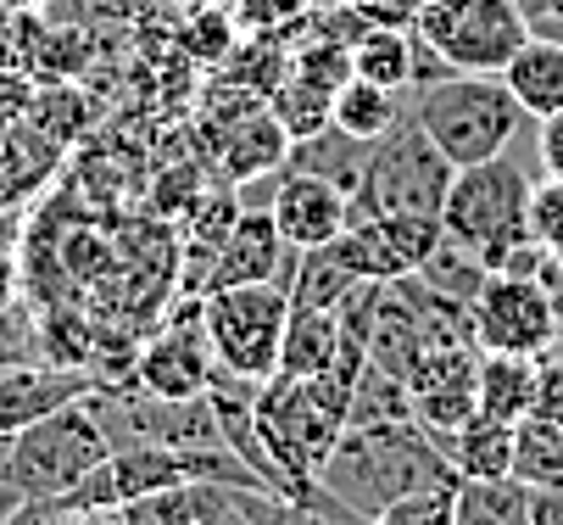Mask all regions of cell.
<instances>
[{
    "instance_id": "9",
    "label": "cell",
    "mask_w": 563,
    "mask_h": 525,
    "mask_svg": "<svg viewBox=\"0 0 563 525\" xmlns=\"http://www.w3.org/2000/svg\"><path fill=\"white\" fill-rule=\"evenodd\" d=\"M468 330L479 352H525L541 358L558 347V303L541 280L492 274L468 303Z\"/></svg>"
},
{
    "instance_id": "28",
    "label": "cell",
    "mask_w": 563,
    "mask_h": 525,
    "mask_svg": "<svg viewBox=\"0 0 563 525\" xmlns=\"http://www.w3.org/2000/svg\"><path fill=\"white\" fill-rule=\"evenodd\" d=\"M18 363H51L45 358V325L23 303H7L0 308V369H18Z\"/></svg>"
},
{
    "instance_id": "36",
    "label": "cell",
    "mask_w": 563,
    "mask_h": 525,
    "mask_svg": "<svg viewBox=\"0 0 563 525\" xmlns=\"http://www.w3.org/2000/svg\"><path fill=\"white\" fill-rule=\"evenodd\" d=\"M18 258H12V247L7 241H0V308H7V303H18Z\"/></svg>"
},
{
    "instance_id": "4",
    "label": "cell",
    "mask_w": 563,
    "mask_h": 525,
    "mask_svg": "<svg viewBox=\"0 0 563 525\" xmlns=\"http://www.w3.org/2000/svg\"><path fill=\"white\" fill-rule=\"evenodd\" d=\"M107 453H112V436H107L96 403L78 397V403L34 419L29 430H18L0 475H7L29 503H56V497H67L78 481H85Z\"/></svg>"
},
{
    "instance_id": "7",
    "label": "cell",
    "mask_w": 563,
    "mask_h": 525,
    "mask_svg": "<svg viewBox=\"0 0 563 525\" xmlns=\"http://www.w3.org/2000/svg\"><path fill=\"white\" fill-rule=\"evenodd\" d=\"M452 174L457 168L446 163V152L408 112L385 140H374L363 190L352 196V218H363V212H430V218H441Z\"/></svg>"
},
{
    "instance_id": "37",
    "label": "cell",
    "mask_w": 563,
    "mask_h": 525,
    "mask_svg": "<svg viewBox=\"0 0 563 525\" xmlns=\"http://www.w3.org/2000/svg\"><path fill=\"white\" fill-rule=\"evenodd\" d=\"M174 7H185V12H201V7H223V0H174Z\"/></svg>"
},
{
    "instance_id": "17",
    "label": "cell",
    "mask_w": 563,
    "mask_h": 525,
    "mask_svg": "<svg viewBox=\"0 0 563 525\" xmlns=\"http://www.w3.org/2000/svg\"><path fill=\"white\" fill-rule=\"evenodd\" d=\"M435 447L457 470V481H503V475H514V425H503V419L474 414L457 430H446Z\"/></svg>"
},
{
    "instance_id": "6",
    "label": "cell",
    "mask_w": 563,
    "mask_h": 525,
    "mask_svg": "<svg viewBox=\"0 0 563 525\" xmlns=\"http://www.w3.org/2000/svg\"><path fill=\"white\" fill-rule=\"evenodd\" d=\"M530 201H536L530 168L503 152V157H486V163L452 174V190L441 201V230L452 241H463L468 252H479L492 269V258L503 247L536 236L530 230Z\"/></svg>"
},
{
    "instance_id": "12",
    "label": "cell",
    "mask_w": 563,
    "mask_h": 525,
    "mask_svg": "<svg viewBox=\"0 0 563 525\" xmlns=\"http://www.w3.org/2000/svg\"><path fill=\"white\" fill-rule=\"evenodd\" d=\"M101 381L90 369H73V363H18V369H0V436H18L34 419L90 397Z\"/></svg>"
},
{
    "instance_id": "21",
    "label": "cell",
    "mask_w": 563,
    "mask_h": 525,
    "mask_svg": "<svg viewBox=\"0 0 563 525\" xmlns=\"http://www.w3.org/2000/svg\"><path fill=\"white\" fill-rule=\"evenodd\" d=\"M452 525H536V492L514 475L503 481H457Z\"/></svg>"
},
{
    "instance_id": "38",
    "label": "cell",
    "mask_w": 563,
    "mask_h": 525,
    "mask_svg": "<svg viewBox=\"0 0 563 525\" xmlns=\"http://www.w3.org/2000/svg\"><path fill=\"white\" fill-rule=\"evenodd\" d=\"M12 12H18L12 0H0V29H12Z\"/></svg>"
},
{
    "instance_id": "25",
    "label": "cell",
    "mask_w": 563,
    "mask_h": 525,
    "mask_svg": "<svg viewBox=\"0 0 563 525\" xmlns=\"http://www.w3.org/2000/svg\"><path fill=\"white\" fill-rule=\"evenodd\" d=\"M268 107H274V118L290 129V140H307V134H318V129H330L335 90H330V85H318V79H307V73H296V67H290L285 79L274 85Z\"/></svg>"
},
{
    "instance_id": "26",
    "label": "cell",
    "mask_w": 563,
    "mask_h": 525,
    "mask_svg": "<svg viewBox=\"0 0 563 525\" xmlns=\"http://www.w3.org/2000/svg\"><path fill=\"white\" fill-rule=\"evenodd\" d=\"M352 285L357 280L341 269L330 247H312V252H296V280L285 291H290V308H341Z\"/></svg>"
},
{
    "instance_id": "29",
    "label": "cell",
    "mask_w": 563,
    "mask_h": 525,
    "mask_svg": "<svg viewBox=\"0 0 563 525\" xmlns=\"http://www.w3.org/2000/svg\"><path fill=\"white\" fill-rule=\"evenodd\" d=\"M123 519L129 525H196L190 481L185 486H163V492H145V497H129L123 503Z\"/></svg>"
},
{
    "instance_id": "33",
    "label": "cell",
    "mask_w": 563,
    "mask_h": 525,
    "mask_svg": "<svg viewBox=\"0 0 563 525\" xmlns=\"http://www.w3.org/2000/svg\"><path fill=\"white\" fill-rule=\"evenodd\" d=\"M541 163H547V174L563 179V112L541 118Z\"/></svg>"
},
{
    "instance_id": "2",
    "label": "cell",
    "mask_w": 563,
    "mask_h": 525,
    "mask_svg": "<svg viewBox=\"0 0 563 525\" xmlns=\"http://www.w3.org/2000/svg\"><path fill=\"white\" fill-rule=\"evenodd\" d=\"M408 112L446 152L452 168H474L486 157H503L519 134V123H525V107L503 85V73H452V79L408 96Z\"/></svg>"
},
{
    "instance_id": "20",
    "label": "cell",
    "mask_w": 563,
    "mask_h": 525,
    "mask_svg": "<svg viewBox=\"0 0 563 525\" xmlns=\"http://www.w3.org/2000/svg\"><path fill=\"white\" fill-rule=\"evenodd\" d=\"M401 118H408V90H390V85H374L363 79V73H352V79H341L335 90V107H330V123L357 134V140H385Z\"/></svg>"
},
{
    "instance_id": "11",
    "label": "cell",
    "mask_w": 563,
    "mask_h": 525,
    "mask_svg": "<svg viewBox=\"0 0 563 525\" xmlns=\"http://www.w3.org/2000/svg\"><path fill=\"white\" fill-rule=\"evenodd\" d=\"M268 212H274V223H279V236H285L290 252H312V247H330L352 223V196L341 185H330V179H318V174L279 168Z\"/></svg>"
},
{
    "instance_id": "34",
    "label": "cell",
    "mask_w": 563,
    "mask_h": 525,
    "mask_svg": "<svg viewBox=\"0 0 563 525\" xmlns=\"http://www.w3.org/2000/svg\"><path fill=\"white\" fill-rule=\"evenodd\" d=\"M536 525H563V481L536 492Z\"/></svg>"
},
{
    "instance_id": "22",
    "label": "cell",
    "mask_w": 563,
    "mask_h": 525,
    "mask_svg": "<svg viewBox=\"0 0 563 525\" xmlns=\"http://www.w3.org/2000/svg\"><path fill=\"white\" fill-rule=\"evenodd\" d=\"M352 73L390 90H408V73H413V29L408 23H368L352 40Z\"/></svg>"
},
{
    "instance_id": "13",
    "label": "cell",
    "mask_w": 563,
    "mask_h": 525,
    "mask_svg": "<svg viewBox=\"0 0 563 525\" xmlns=\"http://www.w3.org/2000/svg\"><path fill=\"white\" fill-rule=\"evenodd\" d=\"M290 263H296V252L285 247L274 212H268V207H240L234 223H229V236L218 241V258H212V280H207V291H218V285L279 280ZM279 285H285V280H279Z\"/></svg>"
},
{
    "instance_id": "23",
    "label": "cell",
    "mask_w": 563,
    "mask_h": 525,
    "mask_svg": "<svg viewBox=\"0 0 563 525\" xmlns=\"http://www.w3.org/2000/svg\"><path fill=\"white\" fill-rule=\"evenodd\" d=\"M413 386L390 374L385 363H363L357 386H352V408H346V425H413Z\"/></svg>"
},
{
    "instance_id": "32",
    "label": "cell",
    "mask_w": 563,
    "mask_h": 525,
    "mask_svg": "<svg viewBox=\"0 0 563 525\" xmlns=\"http://www.w3.org/2000/svg\"><path fill=\"white\" fill-rule=\"evenodd\" d=\"M352 7H357L363 18H374V23H408V29H413V18H419L424 0H352Z\"/></svg>"
},
{
    "instance_id": "39",
    "label": "cell",
    "mask_w": 563,
    "mask_h": 525,
    "mask_svg": "<svg viewBox=\"0 0 563 525\" xmlns=\"http://www.w3.org/2000/svg\"><path fill=\"white\" fill-rule=\"evenodd\" d=\"M7 453H12V436H0V470H7Z\"/></svg>"
},
{
    "instance_id": "18",
    "label": "cell",
    "mask_w": 563,
    "mask_h": 525,
    "mask_svg": "<svg viewBox=\"0 0 563 525\" xmlns=\"http://www.w3.org/2000/svg\"><path fill=\"white\" fill-rule=\"evenodd\" d=\"M536 392V358L525 352H479L474 358V414L519 425Z\"/></svg>"
},
{
    "instance_id": "15",
    "label": "cell",
    "mask_w": 563,
    "mask_h": 525,
    "mask_svg": "<svg viewBox=\"0 0 563 525\" xmlns=\"http://www.w3.org/2000/svg\"><path fill=\"white\" fill-rule=\"evenodd\" d=\"M503 85L514 90V101L525 107V118H552L563 112V40L558 34H530L508 67H503Z\"/></svg>"
},
{
    "instance_id": "24",
    "label": "cell",
    "mask_w": 563,
    "mask_h": 525,
    "mask_svg": "<svg viewBox=\"0 0 563 525\" xmlns=\"http://www.w3.org/2000/svg\"><path fill=\"white\" fill-rule=\"evenodd\" d=\"M514 481L530 486V492L563 481V419L525 414L514 425Z\"/></svg>"
},
{
    "instance_id": "30",
    "label": "cell",
    "mask_w": 563,
    "mask_h": 525,
    "mask_svg": "<svg viewBox=\"0 0 563 525\" xmlns=\"http://www.w3.org/2000/svg\"><path fill=\"white\" fill-rule=\"evenodd\" d=\"M530 414L541 419H563V352H541L536 358V392H530Z\"/></svg>"
},
{
    "instance_id": "3",
    "label": "cell",
    "mask_w": 563,
    "mask_h": 525,
    "mask_svg": "<svg viewBox=\"0 0 563 525\" xmlns=\"http://www.w3.org/2000/svg\"><path fill=\"white\" fill-rule=\"evenodd\" d=\"M290 325V291L279 280L257 285H218L201 296V336L212 369L240 386H268L279 374V341Z\"/></svg>"
},
{
    "instance_id": "1",
    "label": "cell",
    "mask_w": 563,
    "mask_h": 525,
    "mask_svg": "<svg viewBox=\"0 0 563 525\" xmlns=\"http://www.w3.org/2000/svg\"><path fill=\"white\" fill-rule=\"evenodd\" d=\"M435 481H457V470L446 464L435 436L419 430V419L413 425H346L341 441L330 447L324 470H318V486L341 497L346 508H357L363 519H374L396 497L435 486Z\"/></svg>"
},
{
    "instance_id": "10",
    "label": "cell",
    "mask_w": 563,
    "mask_h": 525,
    "mask_svg": "<svg viewBox=\"0 0 563 525\" xmlns=\"http://www.w3.org/2000/svg\"><path fill=\"white\" fill-rule=\"evenodd\" d=\"M212 352L201 336V296L134 358V386L151 397H201L212 392Z\"/></svg>"
},
{
    "instance_id": "8",
    "label": "cell",
    "mask_w": 563,
    "mask_h": 525,
    "mask_svg": "<svg viewBox=\"0 0 563 525\" xmlns=\"http://www.w3.org/2000/svg\"><path fill=\"white\" fill-rule=\"evenodd\" d=\"M413 34H424L457 73H503L536 29L519 0H424Z\"/></svg>"
},
{
    "instance_id": "31",
    "label": "cell",
    "mask_w": 563,
    "mask_h": 525,
    "mask_svg": "<svg viewBox=\"0 0 563 525\" xmlns=\"http://www.w3.org/2000/svg\"><path fill=\"white\" fill-rule=\"evenodd\" d=\"M45 508V525H129L123 508H56V503H40Z\"/></svg>"
},
{
    "instance_id": "16",
    "label": "cell",
    "mask_w": 563,
    "mask_h": 525,
    "mask_svg": "<svg viewBox=\"0 0 563 525\" xmlns=\"http://www.w3.org/2000/svg\"><path fill=\"white\" fill-rule=\"evenodd\" d=\"M346 347V325L335 308H290V325H285V341H279V374L290 381H318L330 374L335 358Z\"/></svg>"
},
{
    "instance_id": "19",
    "label": "cell",
    "mask_w": 563,
    "mask_h": 525,
    "mask_svg": "<svg viewBox=\"0 0 563 525\" xmlns=\"http://www.w3.org/2000/svg\"><path fill=\"white\" fill-rule=\"evenodd\" d=\"M368 152H374L368 140H357V134H346V129L330 123V129H318L307 140H290V163L285 168L318 174V179L341 185L346 196H357L363 190V174H368Z\"/></svg>"
},
{
    "instance_id": "5",
    "label": "cell",
    "mask_w": 563,
    "mask_h": 525,
    "mask_svg": "<svg viewBox=\"0 0 563 525\" xmlns=\"http://www.w3.org/2000/svg\"><path fill=\"white\" fill-rule=\"evenodd\" d=\"M257 430L274 470L290 486V503H301L318 486V470H324L330 447L346 430V414L335 408V397L318 381H290V374H274L268 386H257Z\"/></svg>"
},
{
    "instance_id": "14",
    "label": "cell",
    "mask_w": 563,
    "mask_h": 525,
    "mask_svg": "<svg viewBox=\"0 0 563 525\" xmlns=\"http://www.w3.org/2000/svg\"><path fill=\"white\" fill-rule=\"evenodd\" d=\"M285 163H290V129L274 118V107H246L240 118H229V134L218 140V168L229 185L268 179Z\"/></svg>"
},
{
    "instance_id": "35",
    "label": "cell",
    "mask_w": 563,
    "mask_h": 525,
    "mask_svg": "<svg viewBox=\"0 0 563 525\" xmlns=\"http://www.w3.org/2000/svg\"><path fill=\"white\" fill-rule=\"evenodd\" d=\"M107 12H118V18H129V23H145L151 12H163V7H174V0H101Z\"/></svg>"
},
{
    "instance_id": "27",
    "label": "cell",
    "mask_w": 563,
    "mask_h": 525,
    "mask_svg": "<svg viewBox=\"0 0 563 525\" xmlns=\"http://www.w3.org/2000/svg\"><path fill=\"white\" fill-rule=\"evenodd\" d=\"M452 503H457V481H435V486H419L408 497H396L390 508H379L374 525H452Z\"/></svg>"
}]
</instances>
